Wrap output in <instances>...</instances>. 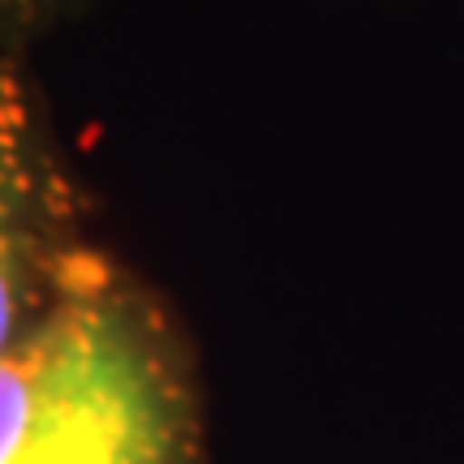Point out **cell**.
<instances>
[{
    "label": "cell",
    "mask_w": 464,
    "mask_h": 464,
    "mask_svg": "<svg viewBox=\"0 0 464 464\" xmlns=\"http://www.w3.org/2000/svg\"><path fill=\"white\" fill-rule=\"evenodd\" d=\"M0 464H189L160 332L100 254L0 353Z\"/></svg>",
    "instance_id": "1"
},
{
    "label": "cell",
    "mask_w": 464,
    "mask_h": 464,
    "mask_svg": "<svg viewBox=\"0 0 464 464\" xmlns=\"http://www.w3.org/2000/svg\"><path fill=\"white\" fill-rule=\"evenodd\" d=\"M95 258L73 237V202L26 86L0 61V353Z\"/></svg>",
    "instance_id": "2"
}]
</instances>
